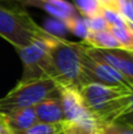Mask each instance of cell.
<instances>
[{
  "instance_id": "1",
  "label": "cell",
  "mask_w": 133,
  "mask_h": 134,
  "mask_svg": "<svg viewBox=\"0 0 133 134\" xmlns=\"http://www.w3.org/2000/svg\"><path fill=\"white\" fill-rule=\"evenodd\" d=\"M82 104L97 124V130L118 121L130 108L132 90L88 83L80 88Z\"/></svg>"
},
{
  "instance_id": "18",
  "label": "cell",
  "mask_w": 133,
  "mask_h": 134,
  "mask_svg": "<svg viewBox=\"0 0 133 134\" xmlns=\"http://www.w3.org/2000/svg\"><path fill=\"white\" fill-rule=\"evenodd\" d=\"M97 132L98 134H133V126L115 121L111 125L98 128Z\"/></svg>"
},
{
  "instance_id": "9",
  "label": "cell",
  "mask_w": 133,
  "mask_h": 134,
  "mask_svg": "<svg viewBox=\"0 0 133 134\" xmlns=\"http://www.w3.org/2000/svg\"><path fill=\"white\" fill-rule=\"evenodd\" d=\"M25 6H33L44 9L49 15L59 19L61 23L78 15L75 7L66 0H28Z\"/></svg>"
},
{
  "instance_id": "6",
  "label": "cell",
  "mask_w": 133,
  "mask_h": 134,
  "mask_svg": "<svg viewBox=\"0 0 133 134\" xmlns=\"http://www.w3.org/2000/svg\"><path fill=\"white\" fill-rule=\"evenodd\" d=\"M80 69H81L82 86L88 83H97L106 87L127 88V90L133 88L129 81L114 68L90 58L84 52V42H81V52H80Z\"/></svg>"
},
{
  "instance_id": "5",
  "label": "cell",
  "mask_w": 133,
  "mask_h": 134,
  "mask_svg": "<svg viewBox=\"0 0 133 134\" xmlns=\"http://www.w3.org/2000/svg\"><path fill=\"white\" fill-rule=\"evenodd\" d=\"M16 51L24 65V73L20 81L28 82L44 79L53 80L54 69L47 51V42L37 41Z\"/></svg>"
},
{
  "instance_id": "21",
  "label": "cell",
  "mask_w": 133,
  "mask_h": 134,
  "mask_svg": "<svg viewBox=\"0 0 133 134\" xmlns=\"http://www.w3.org/2000/svg\"><path fill=\"white\" fill-rule=\"evenodd\" d=\"M118 121L133 126V88H132V94H131V105H130V108L127 109V112Z\"/></svg>"
},
{
  "instance_id": "16",
  "label": "cell",
  "mask_w": 133,
  "mask_h": 134,
  "mask_svg": "<svg viewBox=\"0 0 133 134\" xmlns=\"http://www.w3.org/2000/svg\"><path fill=\"white\" fill-rule=\"evenodd\" d=\"M60 131H63V124L49 125V124L38 122L31 128H28V130L14 134H58Z\"/></svg>"
},
{
  "instance_id": "25",
  "label": "cell",
  "mask_w": 133,
  "mask_h": 134,
  "mask_svg": "<svg viewBox=\"0 0 133 134\" xmlns=\"http://www.w3.org/2000/svg\"><path fill=\"white\" fill-rule=\"evenodd\" d=\"M58 134H64V132H63V131H60V132H59Z\"/></svg>"
},
{
  "instance_id": "2",
  "label": "cell",
  "mask_w": 133,
  "mask_h": 134,
  "mask_svg": "<svg viewBox=\"0 0 133 134\" xmlns=\"http://www.w3.org/2000/svg\"><path fill=\"white\" fill-rule=\"evenodd\" d=\"M0 37L19 49L37 41L49 42L57 35L40 27L24 9L0 6Z\"/></svg>"
},
{
  "instance_id": "13",
  "label": "cell",
  "mask_w": 133,
  "mask_h": 134,
  "mask_svg": "<svg viewBox=\"0 0 133 134\" xmlns=\"http://www.w3.org/2000/svg\"><path fill=\"white\" fill-rule=\"evenodd\" d=\"M73 6L81 14L82 18H91V16L100 15L101 7L98 0H72Z\"/></svg>"
},
{
  "instance_id": "20",
  "label": "cell",
  "mask_w": 133,
  "mask_h": 134,
  "mask_svg": "<svg viewBox=\"0 0 133 134\" xmlns=\"http://www.w3.org/2000/svg\"><path fill=\"white\" fill-rule=\"evenodd\" d=\"M88 27L90 32L96 33V32H103V31H108V27L106 20L103 18V15H96V16H91V18H85Z\"/></svg>"
},
{
  "instance_id": "24",
  "label": "cell",
  "mask_w": 133,
  "mask_h": 134,
  "mask_svg": "<svg viewBox=\"0 0 133 134\" xmlns=\"http://www.w3.org/2000/svg\"><path fill=\"white\" fill-rule=\"evenodd\" d=\"M16 1L21 2V4H23V5H24V6H25V5H26V2H27V1H28V0H16Z\"/></svg>"
},
{
  "instance_id": "15",
  "label": "cell",
  "mask_w": 133,
  "mask_h": 134,
  "mask_svg": "<svg viewBox=\"0 0 133 134\" xmlns=\"http://www.w3.org/2000/svg\"><path fill=\"white\" fill-rule=\"evenodd\" d=\"M110 32L119 41L123 49L133 52V33L129 30V27H123V28L111 27Z\"/></svg>"
},
{
  "instance_id": "19",
  "label": "cell",
  "mask_w": 133,
  "mask_h": 134,
  "mask_svg": "<svg viewBox=\"0 0 133 134\" xmlns=\"http://www.w3.org/2000/svg\"><path fill=\"white\" fill-rule=\"evenodd\" d=\"M63 132L64 134H98L96 128L70 122H63Z\"/></svg>"
},
{
  "instance_id": "12",
  "label": "cell",
  "mask_w": 133,
  "mask_h": 134,
  "mask_svg": "<svg viewBox=\"0 0 133 134\" xmlns=\"http://www.w3.org/2000/svg\"><path fill=\"white\" fill-rule=\"evenodd\" d=\"M85 44L90 47L99 49H123L121 45L113 37L110 30L96 33L90 32V34L85 39Z\"/></svg>"
},
{
  "instance_id": "10",
  "label": "cell",
  "mask_w": 133,
  "mask_h": 134,
  "mask_svg": "<svg viewBox=\"0 0 133 134\" xmlns=\"http://www.w3.org/2000/svg\"><path fill=\"white\" fill-rule=\"evenodd\" d=\"M38 122L57 125L64 122V112L60 97L49 98L34 106Z\"/></svg>"
},
{
  "instance_id": "22",
  "label": "cell",
  "mask_w": 133,
  "mask_h": 134,
  "mask_svg": "<svg viewBox=\"0 0 133 134\" xmlns=\"http://www.w3.org/2000/svg\"><path fill=\"white\" fill-rule=\"evenodd\" d=\"M0 134H14V132L8 127L4 116L0 115Z\"/></svg>"
},
{
  "instance_id": "4",
  "label": "cell",
  "mask_w": 133,
  "mask_h": 134,
  "mask_svg": "<svg viewBox=\"0 0 133 134\" xmlns=\"http://www.w3.org/2000/svg\"><path fill=\"white\" fill-rule=\"evenodd\" d=\"M61 95V87L52 79L19 81L18 85L0 99V115L6 116L20 109L34 107L37 104L49 98Z\"/></svg>"
},
{
  "instance_id": "7",
  "label": "cell",
  "mask_w": 133,
  "mask_h": 134,
  "mask_svg": "<svg viewBox=\"0 0 133 134\" xmlns=\"http://www.w3.org/2000/svg\"><path fill=\"white\" fill-rule=\"evenodd\" d=\"M84 52L96 61L106 64L120 73L133 87V52L126 49H99L84 42Z\"/></svg>"
},
{
  "instance_id": "14",
  "label": "cell",
  "mask_w": 133,
  "mask_h": 134,
  "mask_svg": "<svg viewBox=\"0 0 133 134\" xmlns=\"http://www.w3.org/2000/svg\"><path fill=\"white\" fill-rule=\"evenodd\" d=\"M63 24L65 25V27L67 28L68 31H71L73 34L82 38L84 40L86 39L87 35L90 34V30H88V27H87L86 20H85V18H82V16L75 15V16H73V18L68 19V20L64 21Z\"/></svg>"
},
{
  "instance_id": "3",
  "label": "cell",
  "mask_w": 133,
  "mask_h": 134,
  "mask_svg": "<svg viewBox=\"0 0 133 134\" xmlns=\"http://www.w3.org/2000/svg\"><path fill=\"white\" fill-rule=\"evenodd\" d=\"M47 51L54 69L53 80L61 88L79 92L82 87L80 69L81 42H71L57 37L47 42Z\"/></svg>"
},
{
  "instance_id": "8",
  "label": "cell",
  "mask_w": 133,
  "mask_h": 134,
  "mask_svg": "<svg viewBox=\"0 0 133 134\" xmlns=\"http://www.w3.org/2000/svg\"><path fill=\"white\" fill-rule=\"evenodd\" d=\"M61 105L64 112V122L79 124L97 130V124L82 104L80 94L75 90L61 88Z\"/></svg>"
},
{
  "instance_id": "17",
  "label": "cell",
  "mask_w": 133,
  "mask_h": 134,
  "mask_svg": "<svg viewBox=\"0 0 133 134\" xmlns=\"http://www.w3.org/2000/svg\"><path fill=\"white\" fill-rule=\"evenodd\" d=\"M101 15L103 18L106 20L108 27H118V28H123V27H127L126 24V19L121 15L120 13L113 11L110 8H104L101 9Z\"/></svg>"
},
{
  "instance_id": "11",
  "label": "cell",
  "mask_w": 133,
  "mask_h": 134,
  "mask_svg": "<svg viewBox=\"0 0 133 134\" xmlns=\"http://www.w3.org/2000/svg\"><path fill=\"white\" fill-rule=\"evenodd\" d=\"M4 118L6 120V124L8 125V127L14 133L26 131L28 128H31L32 126H34L35 124H38L34 107H30V108L13 112V113L8 114V115L4 116Z\"/></svg>"
},
{
  "instance_id": "23",
  "label": "cell",
  "mask_w": 133,
  "mask_h": 134,
  "mask_svg": "<svg viewBox=\"0 0 133 134\" xmlns=\"http://www.w3.org/2000/svg\"><path fill=\"white\" fill-rule=\"evenodd\" d=\"M130 5H131V9H132V23H133V0H129ZM130 21V20H129Z\"/></svg>"
}]
</instances>
